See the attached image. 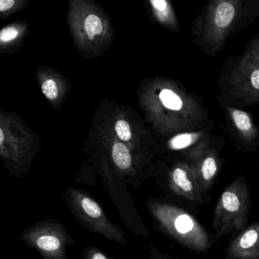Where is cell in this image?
<instances>
[{
	"label": "cell",
	"instance_id": "obj_1",
	"mask_svg": "<svg viewBox=\"0 0 259 259\" xmlns=\"http://www.w3.org/2000/svg\"><path fill=\"white\" fill-rule=\"evenodd\" d=\"M150 212L159 228L183 246L201 252L210 248L211 239L199 221L181 207L152 201Z\"/></svg>",
	"mask_w": 259,
	"mask_h": 259
},
{
	"label": "cell",
	"instance_id": "obj_2",
	"mask_svg": "<svg viewBox=\"0 0 259 259\" xmlns=\"http://www.w3.org/2000/svg\"><path fill=\"white\" fill-rule=\"evenodd\" d=\"M250 205V190L243 182L236 180L224 189L215 207L212 223L214 242L245 228Z\"/></svg>",
	"mask_w": 259,
	"mask_h": 259
},
{
	"label": "cell",
	"instance_id": "obj_3",
	"mask_svg": "<svg viewBox=\"0 0 259 259\" xmlns=\"http://www.w3.org/2000/svg\"><path fill=\"white\" fill-rule=\"evenodd\" d=\"M68 202L74 214L85 228L119 245L127 242L123 230L112 223L93 198L78 189H68Z\"/></svg>",
	"mask_w": 259,
	"mask_h": 259
},
{
	"label": "cell",
	"instance_id": "obj_4",
	"mask_svg": "<svg viewBox=\"0 0 259 259\" xmlns=\"http://www.w3.org/2000/svg\"><path fill=\"white\" fill-rule=\"evenodd\" d=\"M25 243L36 248L44 259H67L69 234L60 223L47 221L34 224L22 236Z\"/></svg>",
	"mask_w": 259,
	"mask_h": 259
},
{
	"label": "cell",
	"instance_id": "obj_5",
	"mask_svg": "<svg viewBox=\"0 0 259 259\" xmlns=\"http://www.w3.org/2000/svg\"><path fill=\"white\" fill-rule=\"evenodd\" d=\"M226 259H259V222L244 229L227 247Z\"/></svg>",
	"mask_w": 259,
	"mask_h": 259
},
{
	"label": "cell",
	"instance_id": "obj_6",
	"mask_svg": "<svg viewBox=\"0 0 259 259\" xmlns=\"http://www.w3.org/2000/svg\"><path fill=\"white\" fill-rule=\"evenodd\" d=\"M171 185L172 191L189 201H201L204 198L197 179L183 168L177 167L172 171Z\"/></svg>",
	"mask_w": 259,
	"mask_h": 259
},
{
	"label": "cell",
	"instance_id": "obj_7",
	"mask_svg": "<svg viewBox=\"0 0 259 259\" xmlns=\"http://www.w3.org/2000/svg\"><path fill=\"white\" fill-rule=\"evenodd\" d=\"M236 10L230 3L223 2L218 6L215 15V24L218 28H227L234 19Z\"/></svg>",
	"mask_w": 259,
	"mask_h": 259
},
{
	"label": "cell",
	"instance_id": "obj_8",
	"mask_svg": "<svg viewBox=\"0 0 259 259\" xmlns=\"http://www.w3.org/2000/svg\"><path fill=\"white\" fill-rule=\"evenodd\" d=\"M112 157L115 164L119 169L126 170L132 165V156L127 147L122 143L115 144L112 151Z\"/></svg>",
	"mask_w": 259,
	"mask_h": 259
},
{
	"label": "cell",
	"instance_id": "obj_9",
	"mask_svg": "<svg viewBox=\"0 0 259 259\" xmlns=\"http://www.w3.org/2000/svg\"><path fill=\"white\" fill-rule=\"evenodd\" d=\"M160 101L166 108L172 110H180L183 107L181 98L169 89H164L160 94Z\"/></svg>",
	"mask_w": 259,
	"mask_h": 259
},
{
	"label": "cell",
	"instance_id": "obj_10",
	"mask_svg": "<svg viewBox=\"0 0 259 259\" xmlns=\"http://www.w3.org/2000/svg\"><path fill=\"white\" fill-rule=\"evenodd\" d=\"M84 28L88 37L93 40L95 35L101 34L103 31V24L101 19L95 15H90L86 18L84 22Z\"/></svg>",
	"mask_w": 259,
	"mask_h": 259
},
{
	"label": "cell",
	"instance_id": "obj_11",
	"mask_svg": "<svg viewBox=\"0 0 259 259\" xmlns=\"http://www.w3.org/2000/svg\"><path fill=\"white\" fill-rule=\"evenodd\" d=\"M233 118L236 127L241 131H248L251 128V119L245 112L235 110L233 113Z\"/></svg>",
	"mask_w": 259,
	"mask_h": 259
},
{
	"label": "cell",
	"instance_id": "obj_12",
	"mask_svg": "<svg viewBox=\"0 0 259 259\" xmlns=\"http://www.w3.org/2000/svg\"><path fill=\"white\" fill-rule=\"evenodd\" d=\"M194 136L190 134H183L176 136L171 141V147L174 149L186 148L193 142Z\"/></svg>",
	"mask_w": 259,
	"mask_h": 259
},
{
	"label": "cell",
	"instance_id": "obj_13",
	"mask_svg": "<svg viewBox=\"0 0 259 259\" xmlns=\"http://www.w3.org/2000/svg\"><path fill=\"white\" fill-rule=\"evenodd\" d=\"M42 92L49 100H54L58 96L59 91L57 84L52 79H48L42 84Z\"/></svg>",
	"mask_w": 259,
	"mask_h": 259
},
{
	"label": "cell",
	"instance_id": "obj_14",
	"mask_svg": "<svg viewBox=\"0 0 259 259\" xmlns=\"http://www.w3.org/2000/svg\"><path fill=\"white\" fill-rule=\"evenodd\" d=\"M116 133H117L118 137L121 140L124 142L130 140L132 137L131 130H130V126L125 121L119 120L116 123Z\"/></svg>",
	"mask_w": 259,
	"mask_h": 259
},
{
	"label": "cell",
	"instance_id": "obj_15",
	"mask_svg": "<svg viewBox=\"0 0 259 259\" xmlns=\"http://www.w3.org/2000/svg\"><path fill=\"white\" fill-rule=\"evenodd\" d=\"M19 35V31L13 27L4 28L0 33V40L2 42H8L14 40Z\"/></svg>",
	"mask_w": 259,
	"mask_h": 259
},
{
	"label": "cell",
	"instance_id": "obj_16",
	"mask_svg": "<svg viewBox=\"0 0 259 259\" xmlns=\"http://www.w3.org/2000/svg\"><path fill=\"white\" fill-rule=\"evenodd\" d=\"M85 259H109L104 253L96 248H89L86 251Z\"/></svg>",
	"mask_w": 259,
	"mask_h": 259
},
{
	"label": "cell",
	"instance_id": "obj_17",
	"mask_svg": "<svg viewBox=\"0 0 259 259\" xmlns=\"http://www.w3.org/2000/svg\"><path fill=\"white\" fill-rule=\"evenodd\" d=\"M151 3L157 11L163 12L167 9V3L164 0H151Z\"/></svg>",
	"mask_w": 259,
	"mask_h": 259
},
{
	"label": "cell",
	"instance_id": "obj_18",
	"mask_svg": "<svg viewBox=\"0 0 259 259\" xmlns=\"http://www.w3.org/2000/svg\"><path fill=\"white\" fill-rule=\"evenodd\" d=\"M14 0H1L0 1V11L5 12L14 6Z\"/></svg>",
	"mask_w": 259,
	"mask_h": 259
},
{
	"label": "cell",
	"instance_id": "obj_19",
	"mask_svg": "<svg viewBox=\"0 0 259 259\" xmlns=\"http://www.w3.org/2000/svg\"><path fill=\"white\" fill-rule=\"evenodd\" d=\"M251 81L253 87L259 90V69L254 70V72L251 73Z\"/></svg>",
	"mask_w": 259,
	"mask_h": 259
},
{
	"label": "cell",
	"instance_id": "obj_20",
	"mask_svg": "<svg viewBox=\"0 0 259 259\" xmlns=\"http://www.w3.org/2000/svg\"><path fill=\"white\" fill-rule=\"evenodd\" d=\"M151 259H152V258H151ZM153 259H177V258H174V257H169V256L166 255V254H160V253H158V254H157V255H154V257H153Z\"/></svg>",
	"mask_w": 259,
	"mask_h": 259
},
{
	"label": "cell",
	"instance_id": "obj_21",
	"mask_svg": "<svg viewBox=\"0 0 259 259\" xmlns=\"http://www.w3.org/2000/svg\"><path fill=\"white\" fill-rule=\"evenodd\" d=\"M4 139H5V137H4V131L2 128H0V145H2L4 144Z\"/></svg>",
	"mask_w": 259,
	"mask_h": 259
}]
</instances>
